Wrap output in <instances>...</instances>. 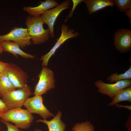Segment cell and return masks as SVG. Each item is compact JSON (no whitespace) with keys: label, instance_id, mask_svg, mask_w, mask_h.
I'll return each instance as SVG.
<instances>
[{"label":"cell","instance_id":"cell-25","mask_svg":"<svg viewBox=\"0 0 131 131\" xmlns=\"http://www.w3.org/2000/svg\"><path fill=\"white\" fill-rule=\"evenodd\" d=\"M125 12V14L128 16L129 19L130 23L131 22V8H130Z\"/></svg>","mask_w":131,"mask_h":131},{"label":"cell","instance_id":"cell-10","mask_svg":"<svg viewBox=\"0 0 131 131\" xmlns=\"http://www.w3.org/2000/svg\"><path fill=\"white\" fill-rule=\"evenodd\" d=\"M71 5L70 0H66L54 8L47 11L41 15L44 23L48 27L51 38L54 37V27L57 17L63 10L69 8Z\"/></svg>","mask_w":131,"mask_h":131},{"label":"cell","instance_id":"cell-12","mask_svg":"<svg viewBox=\"0 0 131 131\" xmlns=\"http://www.w3.org/2000/svg\"><path fill=\"white\" fill-rule=\"evenodd\" d=\"M58 5V3L55 0H47L44 2H41V4L37 6L24 7L23 9L30 16H37L42 15L47 11Z\"/></svg>","mask_w":131,"mask_h":131},{"label":"cell","instance_id":"cell-7","mask_svg":"<svg viewBox=\"0 0 131 131\" xmlns=\"http://www.w3.org/2000/svg\"><path fill=\"white\" fill-rule=\"evenodd\" d=\"M4 74L16 89L23 88L27 85L28 77L27 74L15 64L8 63V68Z\"/></svg>","mask_w":131,"mask_h":131},{"label":"cell","instance_id":"cell-17","mask_svg":"<svg viewBox=\"0 0 131 131\" xmlns=\"http://www.w3.org/2000/svg\"><path fill=\"white\" fill-rule=\"evenodd\" d=\"M16 89L7 76L2 74L0 76V97L2 98Z\"/></svg>","mask_w":131,"mask_h":131},{"label":"cell","instance_id":"cell-27","mask_svg":"<svg viewBox=\"0 0 131 131\" xmlns=\"http://www.w3.org/2000/svg\"><path fill=\"white\" fill-rule=\"evenodd\" d=\"M20 131H22L20 130ZM34 131H42L41 130L38 129H36Z\"/></svg>","mask_w":131,"mask_h":131},{"label":"cell","instance_id":"cell-3","mask_svg":"<svg viewBox=\"0 0 131 131\" xmlns=\"http://www.w3.org/2000/svg\"><path fill=\"white\" fill-rule=\"evenodd\" d=\"M32 94L30 87L27 85L10 92L2 99L8 110L21 108Z\"/></svg>","mask_w":131,"mask_h":131},{"label":"cell","instance_id":"cell-22","mask_svg":"<svg viewBox=\"0 0 131 131\" xmlns=\"http://www.w3.org/2000/svg\"><path fill=\"white\" fill-rule=\"evenodd\" d=\"M1 122L5 124L7 128V131H20L18 128L15 125L9 122L0 120Z\"/></svg>","mask_w":131,"mask_h":131},{"label":"cell","instance_id":"cell-2","mask_svg":"<svg viewBox=\"0 0 131 131\" xmlns=\"http://www.w3.org/2000/svg\"><path fill=\"white\" fill-rule=\"evenodd\" d=\"M1 119L14 123L18 128L25 129L30 127L34 118L27 110L20 108L8 110Z\"/></svg>","mask_w":131,"mask_h":131},{"label":"cell","instance_id":"cell-4","mask_svg":"<svg viewBox=\"0 0 131 131\" xmlns=\"http://www.w3.org/2000/svg\"><path fill=\"white\" fill-rule=\"evenodd\" d=\"M39 80L33 94L41 95L55 87V80L53 71L47 67L43 66L38 75Z\"/></svg>","mask_w":131,"mask_h":131},{"label":"cell","instance_id":"cell-28","mask_svg":"<svg viewBox=\"0 0 131 131\" xmlns=\"http://www.w3.org/2000/svg\"><path fill=\"white\" fill-rule=\"evenodd\" d=\"M1 74V73H0V76L1 75V74Z\"/></svg>","mask_w":131,"mask_h":131},{"label":"cell","instance_id":"cell-13","mask_svg":"<svg viewBox=\"0 0 131 131\" xmlns=\"http://www.w3.org/2000/svg\"><path fill=\"white\" fill-rule=\"evenodd\" d=\"M62 112L58 111L56 116L50 120L39 119L36 122H42L46 124L49 131H66L65 123L61 120Z\"/></svg>","mask_w":131,"mask_h":131},{"label":"cell","instance_id":"cell-6","mask_svg":"<svg viewBox=\"0 0 131 131\" xmlns=\"http://www.w3.org/2000/svg\"><path fill=\"white\" fill-rule=\"evenodd\" d=\"M95 84L99 93L107 95L113 99L121 90L131 86V80H120L112 84L106 83L98 80L96 81Z\"/></svg>","mask_w":131,"mask_h":131},{"label":"cell","instance_id":"cell-15","mask_svg":"<svg viewBox=\"0 0 131 131\" xmlns=\"http://www.w3.org/2000/svg\"><path fill=\"white\" fill-rule=\"evenodd\" d=\"M83 2L90 14L107 6L112 7L115 5L113 0H84Z\"/></svg>","mask_w":131,"mask_h":131},{"label":"cell","instance_id":"cell-16","mask_svg":"<svg viewBox=\"0 0 131 131\" xmlns=\"http://www.w3.org/2000/svg\"><path fill=\"white\" fill-rule=\"evenodd\" d=\"M112 100L107 105L112 106L118 103L123 101L131 102V86L123 89L120 91L116 95Z\"/></svg>","mask_w":131,"mask_h":131},{"label":"cell","instance_id":"cell-29","mask_svg":"<svg viewBox=\"0 0 131 131\" xmlns=\"http://www.w3.org/2000/svg\"></svg>","mask_w":131,"mask_h":131},{"label":"cell","instance_id":"cell-21","mask_svg":"<svg viewBox=\"0 0 131 131\" xmlns=\"http://www.w3.org/2000/svg\"><path fill=\"white\" fill-rule=\"evenodd\" d=\"M72 1L73 3L72 8L65 20V23L67 21V19L69 18H70L72 17L73 15L74 10L76 9V7L81 2H83V0H72Z\"/></svg>","mask_w":131,"mask_h":131},{"label":"cell","instance_id":"cell-23","mask_svg":"<svg viewBox=\"0 0 131 131\" xmlns=\"http://www.w3.org/2000/svg\"><path fill=\"white\" fill-rule=\"evenodd\" d=\"M8 110L7 107L2 100L0 99V119Z\"/></svg>","mask_w":131,"mask_h":131},{"label":"cell","instance_id":"cell-11","mask_svg":"<svg viewBox=\"0 0 131 131\" xmlns=\"http://www.w3.org/2000/svg\"><path fill=\"white\" fill-rule=\"evenodd\" d=\"M114 45L116 49L122 53L130 51L131 49V30L121 29L114 34Z\"/></svg>","mask_w":131,"mask_h":131},{"label":"cell","instance_id":"cell-5","mask_svg":"<svg viewBox=\"0 0 131 131\" xmlns=\"http://www.w3.org/2000/svg\"><path fill=\"white\" fill-rule=\"evenodd\" d=\"M31 40L27 28L15 27L8 33L0 35V42L12 41L19 45L21 48L30 45Z\"/></svg>","mask_w":131,"mask_h":131},{"label":"cell","instance_id":"cell-9","mask_svg":"<svg viewBox=\"0 0 131 131\" xmlns=\"http://www.w3.org/2000/svg\"><path fill=\"white\" fill-rule=\"evenodd\" d=\"M61 30V35L54 46L48 52L42 56L40 60L42 61V65L43 67H47L49 59L62 44L68 39L76 37L79 34L78 32H74L73 30L69 29L65 24L62 25Z\"/></svg>","mask_w":131,"mask_h":131},{"label":"cell","instance_id":"cell-20","mask_svg":"<svg viewBox=\"0 0 131 131\" xmlns=\"http://www.w3.org/2000/svg\"><path fill=\"white\" fill-rule=\"evenodd\" d=\"M113 1L120 11L125 12L131 8V0H113Z\"/></svg>","mask_w":131,"mask_h":131},{"label":"cell","instance_id":"cell-1","mask_svg":"<svg viewBox=\"0 0 131 131\" xmlns=\"http://www.w3.org/2000/svg\"><path fill=\"white\" fill-rule=\"evenodd\" d=\"M44 23L41 16H29L26 18L25 24L28 34L34 45L42 44L48 40L50 35L48 28L43 27Z\"/></svg>","mask_w":131,"mask_h":131},{"label":"cell","instance_id":"cell-18","mask_svg":"<svg viewBox=\"0 0 131 131\" xmlns=\"http://www.w3.org/2000/svg\"><path fill=\"white\" fill-rule=\"evenodd\" d=\"M131 66L124 73L118 74L117 73H113L110 76L107 77L106 80L110 83L118 81L124 80L131 79Z\"/></svg>","mask_w":131,"mask_h":131},{"label":"cell","instance_id":"cell-24","mask_svg":"<svg viewBox=\"0 0 131 131\" xmlns=\"http://www.w3.org/2000/svg\"><path fill=\"white\" fill-rule=\"evenodd\" d=\"M8 65V63H6L0 61V73L4 74L7 70Z\"/></svg>","mask_w":131,"mask_h":131},{"label":"cell","instance_id":"cell-8","mask_svg":"<svg viewBox=\"0 0 131 131\" xmlns=\"http://www.w3.org/2000/svg\"><path fill=\"white\" fill-rule=\"evenodd\" d=\"M43 99L41 95H34L28 98L24 106L31 113L39 115L43 119L54 116V115L50 112L43 103Z\"/></svg>","mask_w":131,"mask_h":131},{"label":"cell","instance_id":"cell-19","mask_svg":"<svg viewBox=\"0 0 131 131\" xmlns=\"http://www.w3.org/2000/svg\"><path fill=\"white\" fill-rule=\"evenodd\" d=\"M71 131H95L94 128L91 123L86 121L81 123L75 124Z\"/></svg>","mask_w":131,"mask_h":131},{"label":"cell","instance_id":"cell-26","mask_svg":"<svg viewBox=\"0 0 131 131\" xmlns=\"http://www.w3.org/2000/svg\"><path fill=\"white\" fill-rule=\"evenodd\" d=\"M4 51L3 49L0 44V54L2 53Z\"/></svg>","mask_w":131,"mask_h":131},{"label":"cell","instance_id":"cell-14","mask_svg":"<svg viewBox=\"0 0 131 131\" xmlns=\"http://www.w3.org/2000/svg\"><path fill=\"white\" fill-rule=\"evenodd\" d=\"M4 51L10 53L16 57L19 55L26 58L33 59L35 57L33 55L26 53L20 48L19 45L11 41H2L0 42Z\"/></svg>","mask_w":131,"mask_h":131}]
</instances>
